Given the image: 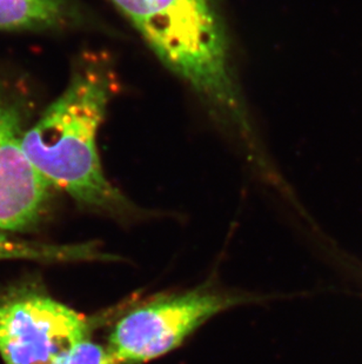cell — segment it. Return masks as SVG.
<instances>
[{
    "mask_svg": "<svg viewBox=\"0 0 362 364\" xmlns=\"http://www.w3.org/2000/svg\"><path fill=\"white\" fill-rule=\"evenodd\" d=\"M116 93V75L105 60L87 58L69 85L25 131L23 148L48 184L80 206L112 216H132L136 206L104 173L97 136Z\"/></svg>",
    "mask_w": 362,
    "mask_h": 364,
    "instance_id": "cell-1",
    "label": "cell"
},
{
    "mask_svg": "<svg viewBox=\"0 0 362 364\" xmlns=\"http://www.w3.org/2000/svg\"><path fill=\"white\" fill-rule=\"evenodd\" d=\"M24 111L0 91V230L24 231L40 220L50 197L48 181L23 148Z\"/></svg>",
    "mask_w": 362,
    "mask_h": 364,
    "instance_id": "cell-5",
    "label": "cell"
},
{
    "mask_svg": "<svg viewBox=\"0 0 362 364\" xmlns=\"http://www.w3.org/2000/svg\"><path fill=\"white\" fill-rule=\"evenodd\" d=\"M168 69L204 102L236 86L229 43L213 0H109Z\"/></svg>",
    "mask_w": 362,
    "mask_h": 364,
    "instance_id": "cell-2",
    "label": "cell"
},
{
    "mask_svg": "<svg viewBox=\"0 0 362 364\" xmlns=\"http://www.w3.org/2000/svg\"><path fill=\"white\" fill-rule=\"evenodd\" d=\"M246 301L243 296L193 290L145 303L116 322L107 348L119 364L146 363L175 350L216 314Z\"/></svg>",
    "mask_w": 362,
    "mask_h": 364,
    "instance_id": "cell-4",
    "label": "cell"
},
{
    "mask_svg": "<svg viewBox=\"0 0 362 364\" xmlns=\"http://www.w3.org/2000/svg\"><path fill=\"white\" fill-rule=\"evenodd\" d=\"M94 322L37 285L13 287L0 292V358L5 364H51L89 338Z\"/></svg>",
    "mask_w": 362,
    "mask_h": 364,
    "instance_id": "cell-3",
    "label": "cell"
},
{
    "mask_svg": "<svg viewBox=\"0 0 362 364\" xmlns=\"http://www.w3.org/2000/svg\"><path fill=\"white\" fill-rule=\"evenodd\" d=\"M102 252L91 244L79 245H55L38 243L11 237L0 231V261L5 259H28L38 262L86 261L100 258Z\"/></svg>",
    "mask_w": 362,
    "mask_h": 364,
    "instance_id": "cell-7",
    "label": "cell"
},
{
    "mask_svg": "<svg viewBox=\"0 0 362 364\" xmlns=\"http://www.w3.org/2000/svg\"><path fill=\"white\" fill-rule=\"evenodd\" d=\"M51 364H119V362L111 354L109 348L86 338L57 356Z\"/></svg>",
    "mask_w": 362,
    "mask_h": 364,
    "instance_id": "cell-8",
    "label": "cell"
},
{
    "mask_svg": "<svg viewBox=\"0 0 362 364\" xmlns=\"http://www.w3.org/2000/svg\"><path fill=\"white\" fill-rule=\"evenodd\" d=\"M80 19L72 0H0V31H52Z\"/></svg>",
    "mask_w": 362,
    "mask_h": 364,
    "instance_id": "cell-6",
    "label": "cell"
}]
</instances>
